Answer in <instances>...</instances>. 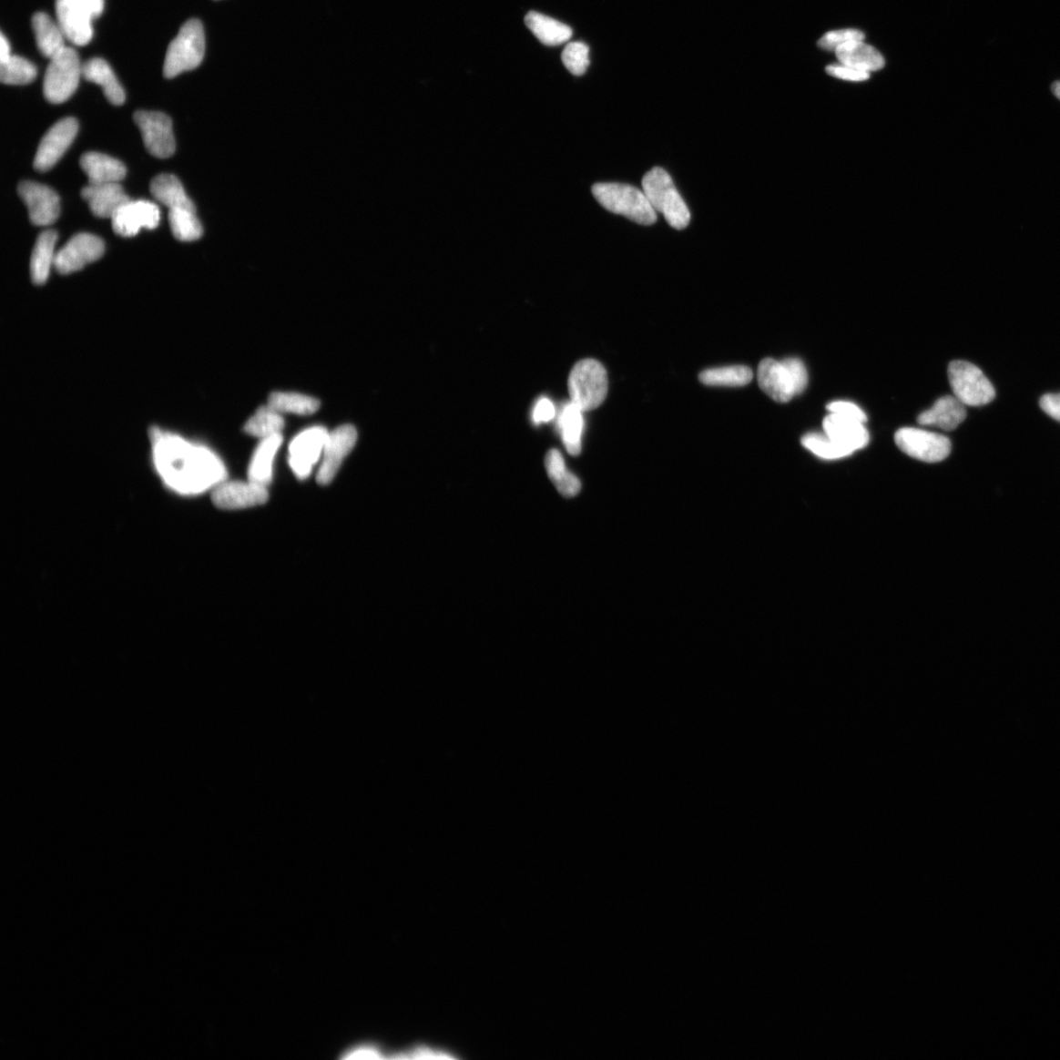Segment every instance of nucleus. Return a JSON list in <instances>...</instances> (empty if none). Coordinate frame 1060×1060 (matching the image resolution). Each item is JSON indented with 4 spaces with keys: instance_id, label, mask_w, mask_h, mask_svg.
<instances>
[{
    "instance_id": "f257e3e1",
    "label": "nucleus",
    "mask_w": 1060,
    "mask_h": 1060,
    "mask_svg": "<svg viewBox=\"0 0 1060 1060\" xmlns=\"http://www.w3.org/2000/svg\"><path fill=\"white\" fill-rule=\"evenodd\" d=\"M151 440L157 471L176 494H203L226 481L223 463L209 449L158 428L151 432Z\"/></svg>"
},
{
    "instance_id": "f03ea898",
    "label": "nucleus",
    "mask_w": 1060,
    "mask_h": 1060,
    "mask_svg": "<svg viewBox=\"0 0 1060 1060\" xmlns=\"http://www.w3.org/2000/svg\"><path fill=\"white\" fill-rule=\"evenodd\" d=\"M642 191L656 212H660L673 229H685L690 211L667 171L655 168L643 177Z\"/></svg>"
},
{
    "instance_id": "7ed1b4c3",
    "label": "nucleus",
    "mask_w": 1060,
    "mask_h": 1060,
    "mask_svg": "<svg viewBox=\"0 0 1060 1060\" xmlns=\"http://www.w3.org/2000/svg\"><path fill=\"white\" fill-rule=\"evenodd\" d=\"M592 194L606 209L621 214L641 225H652L657 220L645 193L639 189L618 183H599L592 187Z\"/></svg>"
},
{
    "instance_id": "20e7f679",
    "label": "nucleus",
    "mask_w": 1060,
    "mask_h": 1060,
    "mask_svg": "<svg viewBox=\"0 0 1060 1060\" xmlns=\"http://www.w3.org/2000/svg\"><path fill=\"white\" fill-rule=\"evenodd\" d=\"M205 52L203 24L198 19L187 21L168 46L164 60V76L171 79L185 71L196 69L203 61Z\"/></svg>"
},
{
    "instance_id": "39448f33",
    "label": "nucleus",
    "mask_w": 1060,
    "mask_h": 1060,
    "mask_svg": "<svg viewBox=\"0 0 1060 1060\" xmlns=\"http://www.w3.org/2000/svg\"><path fill=\"white\" fill-rule=\"evenodd\" d=\"M567 388L571 402L584 413L597 409L608 394V374L596 360L579 361L573 368Z\"/></svg>"
},
{
    "instance_id": "423d86ee",
    "label": "nucleus",
    "mask_w": 1060,
    "mask_h": 1060,
    "mask_svg": "<svg viewBox=\"0 0 1060 1060\" xmlns=\"http://www.w3.org/2000/svg\"><path fill=\"white\" fill-rule=\"evenodd\" d=\"M83 66L72 47H66L50 59L44 79V95L49 103H66L77 90Z\"/></svg>"
},
{
    "instance_id": "0eeeda50",
    "label": "nucleus",
    "mask_w": 1060,
    "mask_h": 1060,
    "mask_svg": "<svg viewBox=\"0 0 1060 1060\" xmlns=\"http://www.w3.org/2000/svg\"><path fill=\"white\" fill-rule=\"evenodd\" d=\"M949 381L954 396L965 406L987 405L995 398V390L987 376L965 361H953L949 365Z\"/></svg>"
},
{
    "instance_id": "6e6552de",
    "label": "nucleus",
    "mask_w": 1060,
    "mask_h": 1060,
    "mask_svg": "<svg viewBox=\"0 0 1060 1060\" xmlns=\"http://www.w3.org/2000/svg\"><path fill=\"white\" fill-rule=\"evenodd\" d=\"M894 441L907 456L925 463L942 462L952 452L950 438L924 429L902 428L895 433Z\"/></svg>"
},
{
    "instance_id": "1a4fd4ad",
    "label": "nucleus",
    "mask_w": 1060,
    "mask_h": 1060,
    "mask_svg": "<svg viewBox=\"0 0 1060 1060\" xmlns=\"http://www.w3.org/2000/svg\"><path fill=\"white\" fill-rule=\"evenodd\" d=\"M134 120L141 130L144 144L151 156L168 158L175 153L172 120L158 111H137Z\"/></svg>"
},
{
    "instance_id": "9d476101",
    "label": "nucleus",
    "mask_w": 1060,
    "mask_h": 1060,
    "mask_svg": "<svg viewBox=\"0 0 1060 1060\" xmlns=\"http://www.w3.org/2000/svg\"><path fill=\"white\" fill-rule=\"evenodd\" d=\"M328 434L326 428L313 426L299 433L290 443L289 464L298 478H308L313 466L321 460Z\"/></svg>"
},
{
    "instance_id": "9b49d317",
    "label": "nucleus",
    "mask_w": 1060,
    "mask_h": 1060,
    "mask_svg": "<svg viewBox=\"0 0 1060 1060\" xmlns=\"http://www.w3.org/2000/svg\"><path fill=\"white\" fill-rule=\"evenodd\" d=\"M79 130L78 121L73 117L59 120L50 128L37 148L34 168L40 172L52 169L66 153Z\"/></svg>"
},
{
    "instance_id": "f8f14e48",
    "label": "nucleus",
    "mask_w": 1060,
    "mask_h": 1060,
    "mask_svg": "<svg viewBox=\"0 0 1060 1060\" xmlns=\"http://www.w3.org/2000/svg\"><path fill=\"white\" fill-rule=\"evenodd\" d=\"M105 243L96 235L80 233L72 237L65 247L57 252L55 260L56 270L63 275L83 270L86 265L103 257Z\"/></svg>"
},
{
    "instance_id": "ddd939ff",
    "label": "nucleus",
    "mask_w": 1060,
    "mask_h": 1060,
    "mask_svg": "<svg viewBox=\"0 0 1060 1060\" xmlns=\"http://www.w3.org/2000/svg\"><path fill=\"white\" fill-rule=\"evenodd\" d=\"M357 440V429L350 424L339 426L328 434L317 475V481L321 485L333 482L341 465L355 447Z\"/></svg>"
},
{
    "instance_id": "4468645a",
    "label": "nucleus",
    "mask_w": 1060,
    "mask_h": 1060,
    "mask_svg": "<svg viewBox=\"0 0 1060 1060\" xmlns=\"http://www.w3.org/2000/svg\"><path fill=\"white\" fill-rule=\"evenodd\" d=\"M268 486L254 482H226L212 490L214 505L222 510H240L260 506L269 500Z\"/></svg>"
},
{
    "instance_id": "2eb2a0df",
    "label": "nucleus",
    "mask_w": 1060,
    "mask_h": 1060,
    "mask_svg": "<svg viewBox=\"0 0 1060 1060\" xmlns=\"http://www.w3.org/2000/svg\"><path fill=\"white\" fill-rule=\"evenodd\" d=\"M18 194L27 206L29 218L34 225H52L59 218L60 199L52 188L33 181H24L18 186Z\"/></svg>"
},
{
    "instance_id": "dca6fc26",
    "label": "nucleus",
    "mask_w": 1060,
    "mask_h": 1060,
    "mask_svg": "<svg viewBox=\"0 0 1060 1060\" xmlns=\"http://www.w3.org/2000/svg\"><path fill=\"white\" fill-rule=\"evenodd\" d=\"M113 230L122 237H134L141 229H156L160 221L158 207L148 200H129L111 219Z\"/></svg>"
},
{
    "instance_id": "f3484780",
    "label": "nucleus",
    "mask_w": 1060,
    "mask_h": 1060,
    "mask_svg": "<svg viewBox=\"0 0 1060 1060\" xmlns=\"http://www.w3.org/2000/svg\"><path fill=\"white\" fill-rule=\"evenodd\" d=\"M57 23L66 39L75 46H86L92 41L94 19L75 0H56Z\"/></svg>"
},
{
    "instance_id": "a211bd4d",
    "label": "nucleus",
    "mask_w": 1060,
    "mask_h": 1060,
    "mask_svg": "<svg viewBox=\"0 0 1060 1060\" xmlns=\"http://www.w3.org/2000/svg\"><path fill=\"white\" fill-rule=\"evenodd\" d=\"M825 434L841 447L851 454L865 448L870 436L865 423L847 416L831 413L823 422Z\"/></svg>"
},
{
    "instance_id": "6ab92c4d",
    "label": "nucleus",
    "mask_w": 1060,
    "mask_h": 1060,
    "mask_svg": "<svg viewBox=\"0 0 1060 1060\" xmlns=\"http://www.w3.org/2000/svg\"><path fill=\"white\" fill-rule=\"evenodd\" d=\"M759 383L764 392L778 403H788L795 394L791 377L782 362L765 359L757 372Z\"/></svg>"
},
{
    "instance_id": "aec40b11",
    "label": "nucleus",
    "mask_w": 1060,
    "mask_h": 1060,
    "mask_svg": "<svg viewBox=\"0 0 1060 1060\" xmlns=\"http://www.w3.org/2000/svg\"><path fill=\"white\" fill-rule=\"evenodd\" d=\"M81 196L90 207L94 216L99 219H112L117 211L131 199L119 183L88 184L83 188Z\"/></svg>"
},
{
    "instance_id": "412c9836",
    "label": "nucleus",
    "mask_w": 1060,
    "mask_h": 1060,
    "mask_svg": "<svg viewBox=\"0 0 1060 1060\" xmlns=\"http://www.w3.org/2000/svg\"><path fill=\"white\" fill-rule=\"evenodd\" d=\"M963 403L955 396L940 398L935 405L918 416V423L926 426H936L943 431L952 432L966 419Z\"/></svg>"
},
{
    "instance_id": "4be33fe9",
    "label": "nucleus",
    "mask_w": 1060,
    "mask_h": 1060,
    "mask_svg": "<svg viewBox=\"0 0 1060 1060\" xmlns=\"http://www.w3.org/2000/svg\"><path fill=\"white\" fill-rule=\"evenodd\" d=\"M80 166L91 185L119 183L127 172L120 160L100 153L83 155Z\"/></svg>"
},
{
    "instance_id": "5701e85b",
    "label": "nucleus",
    "mask_w": 1060,
    "mask_h": 1060,
    "mask_svg": "<svg viewBox=\"0 0 1060 1060\" xmlns=\"http://www.w3.org/2000/svg\"><path fill=\"white\" fill-rule=\"evenodd\" d=\"M283 437L276 434L261 439L250 461L249 481L268 486L272 481L273 463L282 444Z\"/></svg>"
},
{
    "instance_id": "b1692460",
    "label": "nucleus",
    "mask_w": 1060,
    "mask_h": 1060,
    "mask_svg": "<svg viewBox=\"0 0 1060 1060\" xmlns=\"http://www.w3.org/2000/svg\"><path fill=\"white\" fill-rule=\"evenodd\" d=\"M82 73L84 78L102 87L108 102L121 106L125 102V92L115 72L102 58H93L85 63Z\"/></svg>"
},
{
    "instance_id": "393cba45",
    "label": "nucleus",
    "mask_w": 1060,
    "mask_h": 1060,
    "mask_svg": "<svg viewBox=\"0 0 1060 1060\" xmlns=\"http://www.w3.org/2000/svg\"><path fill=\"white\" fill-rule=\"evenodd\" d=\"M837 57L841 65L864 72L879 71L885 66V59L878 50L864 43L856 41L839 47Z\"/></svg>"
},
{
    "instance_id": "a878e982",
    "label": "nucleus",
    "mask_w": 1060,
    "mask_h": 1060,
    "mask_svg": "<svg viewBox=\"0 0 1060 1060\" xmlns=\"http://www.w3.org/2000/svg\"><path fill=\"white\" fill-rule=\"evenodd\" d=\"M32 27L37 47L44 56L52 59L66 47L65 45L66 37L59 24L44 12H37L34 15Z\"/></svg>"
},
{
    "instance_id": "bb28decb",
    "label": "nucleus",
    "mask_w": 1060,
    "mask_h": 1060,
    "mask_svg": "<svg viewBox=\"0 0 1060 1060\" xmlns=\"http://www.w3.org/2000/svg\"><path fill=\"white\" fill-rule=\"evenodd\" d=\"M57 238L56 231L46 230L36 239L30 263L31 279L36 285L46 282L50 269L55 265Z\"/></svg>"
},
{
    "instance_id": "cd10ccee",
    "label": "nucleus",
    "mask_w": 1060,
    "mask_h": 1060,
    "mask_svg": "<svg viewBox=\"0 0 1060 1060\" xmlns=\"http://www.w3.org/2000/svg\"><path fill=\"white\" fill-rule=\"evenodd\" d=\"M558 428L566 451L572 456H578L582 452L584 412L572 402L565 403L558 414Z\"/></svg>"
},
{
    "instance_id": "c85d7f7f",
    "label": "nucleus",
    "mask_w": 1060,
    "mask_h": 1060,
    "mask_svg": "<svg viewBox=\"0 0 1060 1060\" xmlns=\"http://www.w3.org/2000/svg\"><path fill=\"white\" fill-rule=\"evenodd\" d=\"M525 22L537 39L548 46L562 45L569 41L573 36V30L567 25L535 11H530Z\"/></svg>"
},
{
    "instance_id": "c756f323",
    "label": "nucleus",
    "mask_w": 1060,
    "mask_h": 1060,
    "mask_svg": "<svg viewBox=\"0 0 1060 1060\" xmlns=\"http://www.w3.org/2000/svg\"><path fill=\"white\" fill-rule=\"evenodd\" d=\"M150 193L169 209L180 208L197 209L193 201L187 196L180 180L174 175L157 176L150 183Z\"/></svg>"
},
{
    "instance_id": "7c9ffc66",
    "label": "nucleus",
    "mask_w": 1060,
    "mask_h": 1060,
    "mask_svg": "<svg viewBox=\"0 0 1060 1060\" xmlns=\"http://www.w3.org/2000/svg\"><path fill=\"white\" fill-rule=\"evenodd\" d=\"M545 468L551 482L556 486L561 495L572 498L579 494L582 484L574 474L566 469L560 451L552 449L547 453Z\"/></svg>"
},
{
    "instance_id": "2f4dec72",
    "label": "nucleus",
    "mask_w": 1060,
    "mask_h": 1060,
    "mask_svg": "<svg viewBox=\"0 0 1060 1060\" xmlns=\"http://www.w3.org/2000/svg\"><path fill=\"white\" fill-rule=\"evenodd\" d=\"M284 424L282 413L271 408L268 403L267 406L260 407L250 416L244 426V431L249 435L264 439L281 434Z\"/></svg>"
},
{
    "instance_id": "473e14b6",
    "label": "nucleus",
    "mask_w": 1060,
    "mask_h": 1060,
    "mask_svg": "<svg viewBox=\"0 0 1060 1060\" xmlns=\"http://www.w3.org/2000/svg\"><path fill=\"white\" fill-rule=\"evenodd\" d=\"M752 378L753 372L746 365L709 369L699 374V381L708 386H746L751 382Z\"/></svg>"
},
{
    "instance_id": "72a5a7b5",
    "label": "nucleus",
    "mask_w": 1060,
    "mask_h": 1060,
    "mask_svg": "<svg viewBox=\"0 0 1060 1060\" xmlns=\"http://www.w3.org/2000/svg\"><path fill=\"white\" fill-rule=\"evenodd\" d=\"M168 219L173 236L182 242H192L203 236V225L197 217V209H169Z\"/></svg>"
},
{
    "instance_id": "f704fd0d",
    "label": "nucleus",
    "mask_w": 1060,
    "mask_h": 1060,
    "mask_svg": "<svg viewBox=\"0 0 1060 1060\" xmlns=\"http://www.w3.org/2000/svg\"><path fill=\"white\" fill-rule=\"evenodd\" d=\"M269 405L281 413L310 415L317 413L321 402L311 396L291 392H273L269 397Z\"/></svg>"
},
{
    "instance_id": "c9c22d12",
    "label": "nucleus",
    "mask_w": 1060,
    "mask_h": 1060,
    "mask_svg": "<svg viewBox=\"0 0 1060 1060\" xmlns=\"http://www.w3.org/2000/svg\"><path fill=\"white\" fill-rule=\"evenodd\" d=\"M36 68L29 60L11 56L0 62V80L6 85H28L36 77Z\"/></svg>"
},
{
    "instance_id": "e433bc0d",
    "label": "nucleus",
    "mask_w": 1060,
    "mask_h": 1060,
    "mask_svg": "<svg viewBox=\"0 0 1060 1060\" xmlns=\"http://www.w3.org/2000/svg\"><path fill=\"white\" fill-rule=\"evenodd\" d=\"M802 445L823 460H839L851 455V453L831 440L826 434L809 433L802 437Z\"/></svg>"
},
{
    "instance_id": "4c0bfd02",
    "label": "nucleus",
    "mask_w": 1060,
    "mask_h": 1060,
    "mask_svg": "<svg viewBox=\"0 0 1060 1060\" xmlns=\"http://www.w3.org/2000/svg\"><path fill=\"white\" fill-rule=\"evenodd\" d=\"M562 60L573 75L582 76L589 66V47L584 43H571L565 47Z\"/></svg>"
},
{
    "instance_id": "58836bf2",
    "label": "nucleus",
    "mask_w": 1060,
    "mask_h": 1060,
    "mask_svg": "<svg viewBox=\"0 0 1060 1060\" xmlns=\"http://www.w3.org/2000/svg\"><path fill=\"white\" fill-rule=\"evenodd\" d=\"M864 37L865 35L861 31L855 29L831 31L820 39L818 45L823 49L834 50L836 52L839 47L844 45L856 41H864Z\"/></svg>"
},
{
    "instance_id": "ea45409f",
    "label": "nucleus",
    "mask_w": 1060,
    "mask_h": 1060,
    "mask_svg": "<svg viewBox=\"0 0 1060 1060\" xmlns=\"http://www.w3.org/2000/svg\"><path fill=\"white\" fill-rule=\"evenodd\" d=\"M785 364L794 386L795 394L800 395L809 385V373L803 362L797 358H788L781 361Z\"/></svg>"
},
{
    "instance_id": "a19ab883",
    "label": "nucleus",
    "mask_w": 1060,
    "mask_h": 1060,
    "mask_svg": "<svg viewBox=\"0 0 1060 1060\" xmlns=\"http://www.w3.org/2000/svg\"><path fill=\"white\" fill-rule=\"evenodd\" d=\"M831 413H837L861 423L867 422L866 413L856 403L845 401L831 402L827 406Z\"/></svg>"
},
{
    "instance_id": "79ce46f5",
    "label": "nucleus",
    "mask_w": 1060,
    "mask_h": 1060,
    "mask_svg": "<svg viewBox=\"0 0 1060 1060\" xmlns=\"http://www.w3.org/2000/svg\"><path fill=\"white\" fill-rule=\"evenodd\" d=\"M826 71L832 77L845 81L863 82L870 78V73L841 65V63L840 65L829 66Z\"/></svg>"
},
{
    "instance_id": "37998d69",
    "label": "nucleus",
    "mask_w": 1060,
    "mask_h": 1060,
    "mask_svg": "<svg viewBox=\"0 0 1060 1060\" xmlns=\"http://www.w3.org/2000/svg\"><path fill=\"white\" fill-rule=\"evenodd\" d=\"M555 415H556V410L549 399L541 398L537 401L533 415L535 423H548L555 418Z\"/></svg>"
},
{
    "instance_id": "c03bdc74",
    "label": "nucleus",
    "mask_w": 1060,
    "mask_h": 1060,
    "mask_svg": "<svg viewBox=\"0 0 1060 1060\" xmlns=\"http://www.w3.org/2000/svg\"><path fill=\"white\" fill-rule=\"evenodd\" d=\"M1040 407L1047 415L1060 423V393L1044 395L1040 400Z\"/></svg>"
},
{
    "instance_id": "a18cd8bd",
    "label": "nucleus",
    "mask_w": 1060,
    "mask_h": 1060,
    "mask_svg": "<svg viewBox=\"0 0 1060 1060\" xmlns=\"http://www.w3.org/2000/svg\"><path fill=\"white\" fill-rule=\"evenodd\" d=\"M75 2L85 8L94 19L102 15L105 8V0H75Z\"/></svg>"
},
{
    "instance_id": "49530a36",
    "label": "nucleus",
    "mask_w": 1060,
    "mask_h": 1060,
    "mask_svg": "<svg viewBox=\"0 0 1060 1060\" xmlns=\"http://www.w3.org/2000/svg\"><path fill=\"white\" fill-rule=\"evenodd\" d=\"M10 45L4 33L0 37V62L7 60L12 55L10 53Z\"/></svg>"
},
{
    "instance_id": "de8ad7c7",
    "label": "nucleus",
    "mask_w": 1060,
    "mask_h": 1060,
    "mask_svg": "<svg viewBox=\"0 0 1060 1060\" xmlns=\"http://www.w3.org/2000/svg\"><path fill=\"white\" fill-rule=\"evenodd\" d=\"M1052 91H1053L1054 95H1055V97H1056L1058 99H1060V81H1056V82H1055V83L1053 84V86H1052Z\"/></svg>"
}]
</instances>
